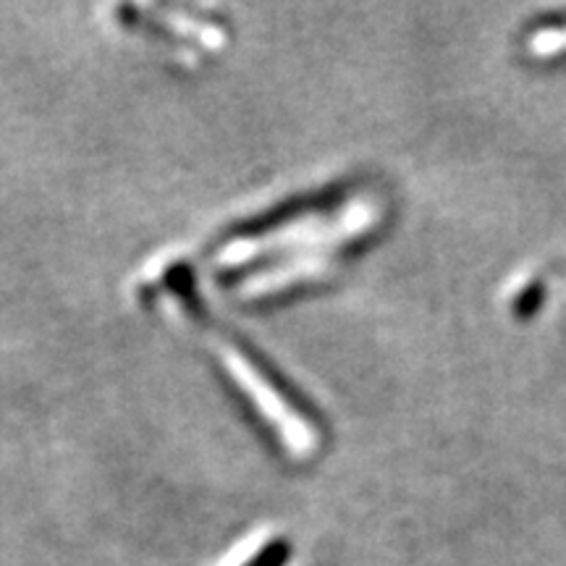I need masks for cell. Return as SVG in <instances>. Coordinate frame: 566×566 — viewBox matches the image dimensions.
I'll return each instance as SVG.
<instances>
[{
	"mask_svg": "<svg viewBox=\"0 0 566 566\" xmlns=\"http://www.w3.org/2000/svg\"><path fill=\"white\" fill-rule=\"evenodd\" d=\"M530 51L541 55V59L566 53V27H548V30L535 32L533 40H530Z\"/></svg>",
	"mask_w": 566,
	"mask_h": 566,
	"instance_id": "3",
	"label": "cell"
},
{
	"mask_svg": "<svg viewBox=\"0 0 566 566\" xmlns=\"http://www.w3.org/2000/svg\"><path fill=\"white\" fill-rule=\"evenodd\" d=\"M325 271V260L321 258H307V260H296V263H289L279 268V271H271V273H263L254 279V283H247V296H263V294H271L275 289H286V286H294V283H302L307 279H315V275H321Z\"/></svg>",
	"mask_w": 566,
	"mask_h": 566,
	"instance_id": "2",
	"label": "cell"
},
{
	"mask_svg": "<svg viewBox=\"0 0 566 566\" xmlns=\"http://www.w3.org/2000/svg\"><path fill=\"white\" fill-rule=\"evenodd\" d=\"M226 359H229L239 384H242L244 391L252 396L260 412L268 417V422L275 424L283 446H286L294 457H313L317 451V441H321V438H317V430L310 428V422L304 420L296 409L286 405V399L275 391L273 384H268V378L258 370V367L244 363L242 354L231 349L226 354Z\"/></svg>",
	"mask_w": 566,
	"mask_h": 566,
	"instance_id": "1",
	"label": "cell"
}]
</instances>
